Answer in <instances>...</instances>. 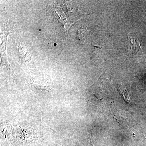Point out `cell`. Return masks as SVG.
I'll list each match as a JSON object with an SVG mask.
<instances>
[{
    "label": "cell",
    "instance_id": "cell-1",
    "mask_svg": "<svg viewBox=\"0 0 146 146\" xmlns=\"http://www.w3.org/2000/svg\"><path fill=\"white\" fill-rule=\"evenodd\" d=\"M129 40H130V44L129 45V48L131 49L133 51L135 52H138L142 50V48L140 45V42L136 37L133 36H129Z\"/></svg>",
    "mask_w": 146,
    "mask_h": 146
},
{
    "label": "cell",
    "instance_id": "cell-2",
    "mask_svg": "<svg viewBox=\"0 0 146 146\" xmlns=\"http://www.w3.org/2000/svg\"><path fill=\"white\" fill-rule=\"evenodd\" d=\"M118 90L122 96L123 97L125 101L127 103L130 104V98L128 92L127 90L125 85L123 84H119L118 86Z\"/></svg>",
    "mask_w": 146,
    "mask_h": 146
}]
</instances>
